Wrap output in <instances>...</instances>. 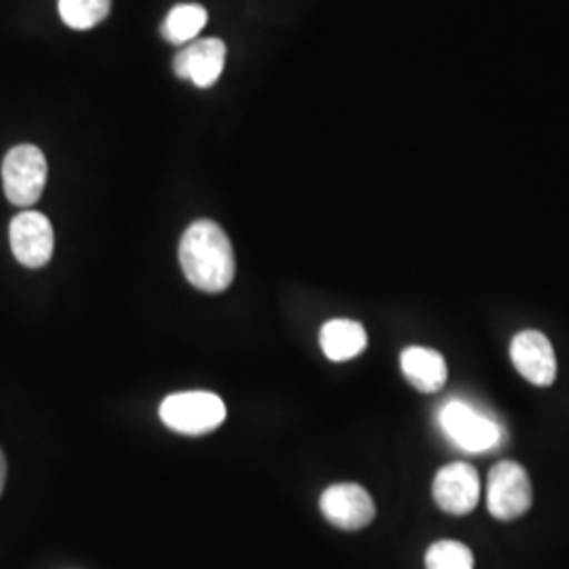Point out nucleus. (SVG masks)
<instances>
[{
    "label": "nucleus",
    "instance_id": "f257e3e1",
    "mask_svg": "<svg viewBox=\"0 0 569 569\" xmlns=\"http://www.w3.org/2000/svg\"><path fill=\"white\" fill-rule=\"evenodd\" d=\"M183 277L204 293H222L234 281V249L222 226L197 220L180 241Z\"/></svg>",
    "mask_w": 569,
    "mask_h": 569
},
{
    "label": "nucleus",
    "instance_id": "f03ea898",
    "mask_svg": "<svg viewBox=\"0 0 569 569\" xmlns=\"http://www.w3.org/2000/svg\"><path fill=\"white\" fill-rule=\"evenodd\" d=\"M159 413L164 427L182 435L199 437L216 430L224 422L226 406L224 401L213 392L190 390V392H178L167 397L161 403Z\"/></svg>",
    "mask_w": 569,
    "mask_h": 569
},
{
    "label": "nucleus",
    "instance_id": "7ed1b4c3",
    "mask_svg": "<svg viewBox=\"0 0 569 569\" xmlns=\"http://www.w3.org/2000/svg\"><path fill=\"white\" fill-rule=\"evenodd\" d=\"M47 183V159L32 143H21L2 161V186L9 203L30 207L41 199Z\"/></svg>",
    "mask_w": 569,
    "mask_h": 569
},
{
    "label": "nucleus",
    "instance_id": "20e7f679",
    "mask_svg": "<svg viewBox=\"0 0 569 569\" xmlns=\"http://www.w3.org/2000/svg\"><path fill=\"white\" fill-rule=\"evenodd\" d=\"M531 507V481L517 462H498L489 470L488 510L500 521H515Z\"/></svg>",
    "mask_w": 569,
    "mask_h": 569
},
{
    "label": "nucleus",
    "instance_id": "39448f33",
    "mask_svg": "<svg viewBox=\"0 0 569 569\" xmlns=\"http://www.w3.org/2000/svg\"><path fill=\"white\" fill-rule=\"evenodd\" d=\"M439 425L458 448L472 453L496 448L502 435L493 420L462 401H449L439 413Z\"/></svg>",
    "mask_w": 569,
    "mask_h": 569
},
{
    "label": "nucleus",
    "instance_id": "423d86ee",
    "mask_svg": "<svg viewBox=\"0 0 569 569\" xmlns=\"http://www.w3.org/2000/svg\"><path fill=\"white\" fill-rule=\"evenodd\" d=\"M13 256L28 268H42L53 256V226L39 211H21L9 226Z\"/></svg>",
    "mask_w": 569,
    "mask_h": 569
},
{
    "label": "nucleus",
    "instance_id": "0eeeda50",
    "mask_svg": "<svg viewBox=\"0 0 569 569\" xmlns=\"http://www.w3.org/2000/svg\"><path fill=\"white\" fill-rule=\"evenodd\" d=\"M321 512L331 526L355 531L367 528L373 521L376 507L366 488L357 483H338L323 491Z\"/></svg>",
    "mask_w": 569,
    "mask_h": 569
},
{
    "label": "nucleus",
    "instance_id": "6e6552de",
    "mask_svg": "<svg viewBox=\"0 0 569 569\" xmlns=\"http://www.w3.org/2000/svg\"><path fill=\"white\" fill-rule=\"evenodd\" d=\"M432 496L439 509L449 515H468L475 510L481 496L477 470L467 462H453L441 468L432 483Z\"/></svg>",
    "mask_w": 569,
    "mask_h": 569
},
{
    "label": "nucleus",
    "instance_id": "1a4fd4ad",
    "mask_svg": "<svg viewBox=\"0 0 569 569\" xmlns=\"http://www.w3.org/2000/svg\"><path fill=\"white\" fill-rule=\"evenodd\" d=\"M510 359L517 371L536 387H550L557 378V359L549 338L540 331H521L512 338Z\"/></svg>",
    "mask_w": 569,
    "mask_h": 569
},
{
    "label": "nucleus",
    "instance_id": "9d476101",
    "mask_svg": "<svg viewBox=\"0 0 569 569\" xmlns=\"http://www.w3.org/2000/svg\"><path fill=\"white\" fill-rule=\"evenodd\" d=\"M226 44L220 39H199L186 44L173 58V72L197 87H211L224 72Z\"/></svg>",
    "mask_w": 569,
    "mask_h": 569
},
{
    "label": "nucleus",
    "instance_id": "9b49d317",
    "mask_svg": "<svg viewBox=\"0 0 569 569\" xmlns=\"http://www.w3.org/2000/svg\"><path fill=\"white\" fill-rule=\"evenodd\" d=\"M401 369L407 382L420 392H437L448 382L446 359L425 346H409L401 355Z\"/></svg>",
    "mask_w": 569,
    "mask_h": 569
},
{
    "label": "nucleus",
    "instance_id": "f8f14e48",
    "mask_svg": "<svg viewBox=\"0 0 569 569\" xmlns=\"http://www.w3.org/2000/svg\"><path fill=\"white\" fill-rule=\"evenodd\" d=\"M367 346L366 329L357 321L333 319L321 329V348L329 361H350L359 357Z\"/></svg>",
    "mask_w": 569,
    "mask_h": 569
},
{
    "label": "nucleus",
    "instance_id": "ddd939ff",
    "mask_svg": "<svg viewBox=\"0 0 569 569\" xmlns=\"http://www.w3.org/2000/svg\"><path fill=\"white\" fill-rule=\"evenodd\" d=\"M207 26V9L194 2H183L176 4L163 21L164 41L171 44H190L197 41L199 32Z\"/></svg>",
    "mask_w": 569,
    "mask_h": 569
},
{
    "label": "nucleus",
    "instance_id": "4468645a",
    "mask_svg": "<svg viewBox=\"0 0 569 569\" xmlns=\"http://www.w3.org/2000/svg\"><path fill=\"white\" fill-rule=\"evenodd\" d=\"M58 9L68 28L91 30L110 16L112 0H58Z\"/></svg>",
    "mask_w": 569,
    "mask_h": 569
},
{
    "label": "nucleus",
    "instance_id": "2eb2a0df",
    "mask_svg": "<svg viewBox=\"0 0 569 569\" xmlns=\"http://www.w3.org/2000/svg\"><path fill=\"white\" fill-rule=\"evenodd\" d=\"M427 569H475V557L467 545L441 540L428 549Z\"/></svg>",
    "mask_w": 569,
    "mask_h": 569
},
{
    "label": "nucleus",
    "instance_id": "dca6fc26",
    "mask_svg": "<svg viewBox=\"0 0 569 569\" xmlns=\"http://www.w3.org/2000/svg\"><path fill=\"white\" fill-rule=\"evenodd\" d=\"M4 481H7V460H4V456L0 451V493H2V488H4Z\"/></svg>",
    "mask_w": 569,
    "mask_h": 569
}]
</instances>
